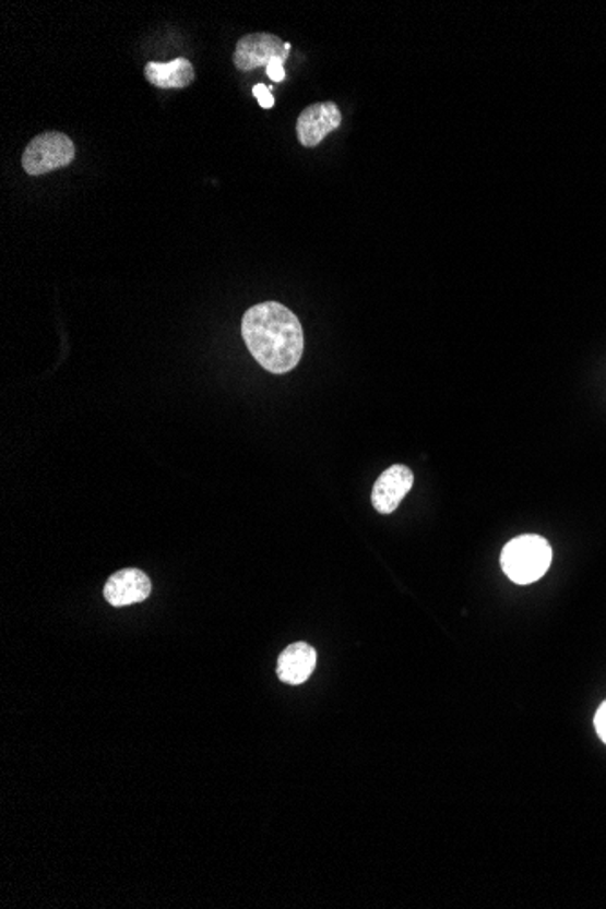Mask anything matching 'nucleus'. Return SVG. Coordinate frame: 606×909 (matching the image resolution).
I'll return each instance as SVG.
<instances>
[{"instance_id":"9b49d317","label":"nucleus","mask_w":606,"mask_h":909,"mask_svg":"<svg viewBox=\"0 0 606 909\" xmlns=\"http://www.w3.org/2000/svg\"><path fill=\"white\" fill-rule=\"evenodd\" d=\"M594 727H596L597 735L606 744V701L599 706L596 717H594Z\"/></svg>"},{"instance_id":"423d86ee","label":"nucleus","mask_w":606,"mask_h":909,"mask_svg":"<svg viewBox=\"0 0 606 909\" xmlns=\"http://www.w3.org/2000/svg\"><path fill=\"white\" fill-rule=\"evenodd\" d=\"M414 474L405 465H392L376 479L372 489V505L380 514H392L403 498L413 489Z\"/></svg>"},{"instance_id":"20e7f679","label":"nucleus","mask_w":606,"mask_h":909,"mask_svg":"<svg viewBox=\"0 0 606 909\" xmlns=\"http://www.w3.org/2000/svg\"><path fill=\"white\" fill-rule=\"evenodd\" d=\"M290 44L284 43L282 38L271 33H251L240 38L235 48L233 62L237 70L252 71L265 65L268 68L274 60L289 59Z\"/></svg>"},{"instance_id":"39448f33","label":"nucleus","mask_w":606,"mask_h":909,"mask_svg":"<svg viewBox=\"0 0 606 909\" xmlns=\"http://www.w3.org/2000/svg\"><path fill=\"white\" fill-rule=\"evenodd\" d=\"M342 125V111L334 103L312 104L301 111L296 133L301 146L317 147L323 139Z\"/></svg>"},{"instance_id":"1a4fd4ad","label":"nucleus","mask_w":606,"mask_h":909,"mask_svg":"<svg viewBox=\"0 0 606 909\" xmlns=\"http://www.w3.org/2000/svg\"><path fill=\"white\" fill-rule=\"evenodd\" d=\"M145 79L161 89H182L194 82V68L188 59L171 62H150L145 65Z\"/></svg>"},{"instance_id":"0eeeda50","label":"nucleus","mask_w":606,"mask_h":909,"mask_svg":"<svg viewBox=\"0 0 606 909\" xmlns=\"http://www.w3.org/2000/svg\"><path fill=\"white\" fill-rule=\"evenodd\" d=\"M151 582L144 572L136 569H123L109 577L104 587V598L114 607L142 603L150 598Z\"/></svg>"},{"instance_id":"f257e3e1","label":"nucleus","mask_w":606,"mask_h":909,"mask_svg":"<svg viewBox=\"0 0 606 909\" xmlns=\"http://www.w3.org/2000/svg\"><path fill=\"white\" fill-rule=\"evenodd\" d=\"M242 336L252 358L273 374H285L300 363L304 328L295 312L278 302L251 307L242 318Z\"/></svg>"},{"instance_id":"6e6552de","label":"nucleus","mask_w":606,"mask_h":909,"mask_svg":"<svg viewBox=\"0 0 606 909\" xmlns=\"http://www.w3.org/2000/svg\"><path fill=\"white\" fill-rule=\"evenodd\" d=\"M317 650L307 643H295L285 648L278 657L276 673L282 683L296 684L306 683L317 668Z\"/></svg>"},{"instance_id":"f03ea898","label":"nucleus","mask_w":606,"mask_h":909,"mask_svg":"<svg viewBox=\"0 0 606 909\" xmlns=\"http://www.w3.org/2000/svg\"><path fill=\"white\" fill-rule=\"evenodd\" d=\"M552 563V549L547 539L536 534H525L504 545L501 566L515 585H531L547 574Z\"/></svg>"},{"instance_id":"7ed1b4c3","label":"nucleus","mask_w":606,"mask_h":909,"mask_svg":"<svg viewBox=\"0 0 606 909\" xmlns=\"http://www.w3.org/2000/svg\"><path fill=\"white\" fill-rule=\"evenodd\" d=\"M75 160V144L70 136L59 131H48L35 136L22 155V167L27 175L40 177L46 172L62 169Z\"/></svg>"},{"instance_id":"9d476101","label":"nucleus","mask_w":606,"mask_h":909,"mask_svg":"<svg viewBox=\"0 0 606 909\" xmlns=\"http://www.w3.org/2000/svg\"><path fill=\"white\" fill-rule=\"evenodd\" d=\"M252 93H254V97H257L258 103H260V106H262L263 109L273 108L274 97L268 86L258 84V86L252 87Z\"/></svg>"},{"instance_id":"f8f14e48","label":"nucleus","mask_w":606,"mask_h":909,"mask_svg":"<svg viewBox=\"0 0 606 909\" xmlns=\"http://www.w3.org/2000/svg\"><path fill=\"white\" fill-rule=\"evenodd\" d=\"M284 60H274L271 64L265 68L268 71V76L271 81L274 82H282L285 79V70H284Z\"/></svg>"}]
</instances>
